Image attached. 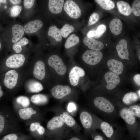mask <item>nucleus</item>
<instances>
[{
	"mask_svg": "<svg viewBox=\"0 0 140 140\" xmlns=\"http://www.w3.org/2000/svg\"><path fill=\"white\" fill-rule=\"evenodd\" d=\"M100 129L108 140H122L125 135L124 129L116 122H109L101 120Z\"/></svg>",
	"mask_w": 140,
	"mask_h": 140,
	"instance_id": "nucleus-5",
	"label": "nucleus"
},
{
	"mask_svg": "<svg viewBox=\"0 0 140 140\" xmlns=\"http://www.w3.org/2000/svg\"><path fill=\"white\" fill-rule=\"evenodd\" d=\"M41 123L39 121L33 122L28 126L30 135L36 140L45 139L46 130Z\"/></svg>",
	"mask_w": 140,
	"mask_h": 140,
	"instance_id": "nucleus-6",
	"label": "nucleus"
},
{
	"mask_svg": "<svg viewBox=\"0 0 140 140\" xmlns=\"http://www.w3.org/2000/svg\"><path fill=\"white\" fill-rule=\"evenodd\" d=\"M59 116L64 123L69 127L74 126L76 123L74 118L66 112H63Z\"/></svg>",
	"mask_w": 140,
	"mask_h": 140,
	"instance_id": "nucleus-30",
	"label": "nucleus"
},
{
	"mask_svg": "<svg viewBox=\"0 0 140 140\" xmlns=\"http://www.w3.org/2000/svg\"><path fill=\"white\" fill-rule=\"evenodd\" d=\"M89 107L92 111L108 122H116L115 120L120 117L117 103H113L104 97H96Z\"/></svg>",
	"mask_w": 140,
	"mask_h": 140,
	"instance_id": "nucleus-1",
	"label": "nucleus"
},
{
	"mask_svg": "<svg viewBox=\"0 0 140 140\" xmlns=\"http://www.w3.org/2000/svg\"><path fill=\"white\" fill-rule=\"evenodd\" d=\"M102 52L100 51L88 50L83 54L82 58L86 63L90 65H95L98 63L103 58Z\"/></svg>",
	"mask_w": 140,
	"mask_h": 140,
	"instance_id": "nucleus-7",
	"label": "nucleus"
},
{
	"mask_svg": "<svg viewBox=\"0 0 140 140\" xmlns=\"http://www.w3.org/2000/svg\"><path fill=\"white\" fill-rule=\"evenodd\" d=\"M133 79L136 84L139 86L140 85V74H137L135 75Z\"/></svg>",
	"mask_w": 140,
	"mask_h": 140,
	"instance_id": "nucleus-43",
	"label": "nucleus"
},
{
	"mask_svg": "<svg viewBox=\"0 0 140 140\" xmlns=\"http://www.w3.org/2000/svg\"><path fill=\"white\" fill-rule=\"evenodd\" d=\"M67 137L66 140H88L85 135L78 134L68 135Z\"/></svg>",
	"mask_w": 140,
	"mask_h": 140,
	"instance_id": "nucleus-39",
	"label": "nucleus"
},
{
	"mask_svg": "<svg viewBox=\"0 0 140 140\" xmlns=\"http://www.w3.org/2000/svg\"><path fill=\"white\" fill-rule=\"evenodd\" d=\"M131 8L132 12L136 16L140 15V1L134 0L132 4Z\"/></svg>",
	"mask_w": 140,
	"mask_h": 140,
	"instance_id": "nucleus-37",
	"label": "nucleus"
},
{
	"mask_svg": "<svg viewBox=\"0 0 140 140\" xmlns=\"http://www.w3.org/2000/svg\"><path fill=\"white\" fill-rule=\"evenodd\" d=\"M25 61L24 56L21 54H15L10 56L6 59L5 64L8 67L17 68L22 66Z\"/></svg>",
	"mask_w": 140,
	"mask_h": 140,
	"instance_id": "nucleus-11",
	"label": "nucleus"
},
{
	"mask_svg": "<svg viewBox=\"0 0 140 140\" xmlns=\"http://www.w3.org/2000/svg\"><path fill=\"white\" fill-rule=\"evenodd\" d=\"M116 49L119 57L123 59H127L129 56L128 49L127 43L124 39H121L116 46Z\"/></svg>",
	"mask_w": 140,
	"mask_h": 140,
	"instance_id": "nucleus-16",
	"label": "nucleus"
},
{
	"mask_svg": "<svg viewBox=\"0 0 140 140\" xmlns=\"http://www.w3.org/2000/svg\"><path fill=\"white\" fill-rule=\"evenodd\" d=\"M14 111L19 121L23 122L26 126L33 122H41L44 118L43 112L32 104L27 107Z\"/></svg>",
	"mask_w": 140,
	"mask_h": 140,
	"instance_id": "nucleus-3",
	"label": "nucleus"
},
{
	"mask_svg": "<svg viewBox=\"0 0 140 140\" xmlns=\"http://www.w3.org/2000/svg\"><path fill=\"white\" fill-rule=\"evenodd\" d=\"M68 109L69 111H71L74 109L75 106L74 104L73 103H70L68 106Z\"/></svg>",
	"mask_w": 140,
	"mask_h": 140,
	"instance_id": "nucleus-45",
	"label": "nucleus"
},
{
	"mask_svg": "<svg viewBox=\"0 0 140 140\" xmlns=\"http://www.w3.org/2000/svg\"><path fill=\"white\" fill-rule=\"evenodd\" d=\"M33 74L36 78L39 80H41L44 78L45 75V66L42 61L38 60L36 63Z\"/></svg>",
	"mask_w": 140,
	"mask_h": 140,
	"instance_id": "nucleus-19",
	"label": "nucleus"
},
{
	"mask_svg": "<svg viewBox=\"0 0 140 140\" xmlns=\"http://www.w3.org/2000/svg\"><path fill=\"white\" fill-rule=\"evenodd\" d=\"M6 1V0H0V6H1V3H5Z\"/></svg>",
	"mask_w": 140,
	"mask_h": 140,
	"instance_id": "nucleus-49",
	"label": "nucleus"
},
{
	"mask_svg": "<svg viewBox=\"0 0 140 140\" xmlns=\"http://www.w3.org/2000/svg\"><path fill=\"white\" fill-rule=\"evenodd\" d=\"M34 0H24V5L25 8L30 9L33 6Z\"/></svg>",
	"mask_w": 140,
	"mask_h": 140,
	"instance_id": "nucleus-42",
	"label": "nucleus"
},
{
	"mask_svg": "<svg viewBox=\"0 0 140 140\" xmlns=\"http://www.w3.org/2000/svg\"><path fill=\"white\" fill-rule=\"evenodd\" d=\"M43 89V86L40 83L37 81H32L28 85L27 89L30 92L36 93L41 91Z\"/></svg>",
	"mask_w": 140,
	"mask_h": 140,
	"instance_id": "nucleus-31",
	"label": "nucleus"
},
{
	"mask_svg": "<svg viewBox=\"0 0 140 140\" xmlns=\"http://www.w3.org/2000/svg\"><path fill=\"white\" fill-rule=\"evenodd\" d=\"M9 1L15 5L19 4L21 2V0H10Z\"/></svg>",
	"mask_w": 140,
	"mask_h": 140,
	"instance_id": "nucleus-46",
	"label": "nucleus"
},
{
	"mask_svg": "<svg viewBox=\"0 0 140 140\" xmlns=\"http://www.w3.org/2000/svg\"><path fill=\"white\" fill-rule=\"evenodd\" d=\"M106 29L105 25L101 24L98 26L96 30H91L89 31L87 34V36L91 38H99L105 32Z\"/></svg>",
	"mask_w": 140,
	"mask_h": 140,
	"instance_id": "nucleus-28",
	"label": "nucleus"
},
{
	"mask_svg": "<svg viewBox=\"0 0 140 140\" xmlns=\"http://www.w3.org/2000/svg\"><path fill=\"white\" fill-rule=\"evenodd\" d=\"M12 37L11 40L13 43L17 42L21 38L24 34L23 27L21 25L16 24L12 28Z\"/></svg>",
	"mask_w": 140,
	"mask_h": 140,
	"instance_id": "nucleus-23",
	"label": "nucleus"
},
{
	"mask_svg": "<svg viewBox=\"0 0 140 140\" xmlns=\"http://www.w3.org/2000/svg\"><path fill=\"white\" fill-rule=\"evenodd\" d=\"M107 64L110 70L113 73L117 75L122 73L124 66L121 62L115 59H111L108 61Z\"/></svg>",
	"mask_w": 140,
	"mask_h": 140,
	"instance_id": "nucleus-20",
	"label": "nucleus"
},
{
	"mask_svg": "<svg viewBox=\"0 0 140 140\" xmlns=\"http://www.w3.org/2000/svg\"><path fill=\"white\" fill-rule=\"evenodd\" d=\"M117 6L119 12L124 15L128 16L132 12L130 5L126 2L119 1L117 3Z\"/></svg>",
	"mask_w": 140,
	"mask_h": 140,
	"instance_id": "nucleus-27",
	"label": "nucleus"
},
{
	"mask_svg": "<svg viewBox=\"0 0 140 140\" xmlns=\"http://www.w3.org/2000/svg\"><path fill=\"white\" fill-rule=\"evenodd\" d=\"M32 138L30 135L20 132H15L6 134L1 140H31Z\"/></svg>",
	"mask_w": 140,
	"mask_h": 140,
	"instance_id": "nucleus-21",
	"label": "nucleus"
},
{
	"mask_svg": "<svg viewBox=\"0 0 140 140\" xmlns=\"http://www.w3.org/2000/svg\"><path fill=\"white\" fill-rule=\"evenodd\" d=\"M140 99L137 94L131 92L125 94L122 99L123 104L129 106L137 102Z\"/></svg>",
	"mask_w": 140,
	"mask_h": 140,
	"instance_id": "nucleus-26",
	"label": "nucleus"
},
{
	"mask_svg": "<svg viewBox=\"0 0 140 140\" xmlns=\"http://www.w3.org/2000/svg\"><path fill=\"white\" fill-rule=\"evenodd\" d=\"M28 43L29 40L25 38H23L19 41L14 44L12 46L13 49L16 53H20L22 50L21 46L26 45Z\"/></svg>",
	"mask_w": 140,
	"mask_h": 140,
	"instance_id": "nucleus-34",
	"label": "nucleus"
},
{
	"mask_svg": "<svg viewBox=\"0 0 140 140\" xmlns=\"http://www.w3.org/2000/svg\"><path fill=\"white\" fill-rule=\"evenodd\" d=\"M18 75L17 71L12 70L7 72L5 74L3 83L5 86L10 89L13 88L16 86Z\"/></svg>",
	"mask_w": 140,
	"mask_h": 140,
	"instance_id": "nucleus-10",
	"label": "nucleus"
},
{
	"mask_svg": "<svg viewBox=\"0 0 140 140\" xmlns=\"http://www.w3.org/2000/svg\"><path fill=\"white\" fill-rule=\"evenodd\" d=\"M1 87L0 85V98L3 95V92L1 89Z\"/></svg>",
	"mask_w": 140,
	"mask_h": 140,
	"instance_id": "nucleus-48",
	"label": "nucleus"
},
{
	"mask_svg": "<svg viewBox=\"0 0 140 140\" xmlns=\"http://www.w3.org/2000/svg\"><path fill=\"white\" fill-rule=\"evenodd\" d=\"M80 119L84 128L86 136L90 135L93 131L100 129V123L102 119L88 110L85 108L81 110Z\"/></svg>",
	"mask_w": 140,
	"mask_h": 140,
	"instance_id": "nucleus-4",
	"label": "nucleus"
},
{
	"mask_svg": "<svg viewBox=\"0 0 140 140\" xmlns=\"http://www.w3.org/2000/svg\"><path fill=\"white\" fill-rule=\"evenodd\" d=\"M90 135L92 140H108L104 134L96 130L92 132Z\"/></svg>",
	"mask_w": 140,
	"mask_h": 140,
	"instance_id": "nucleus-38",
	"label": "nucleus"
},
{
	"mask_svg": "<svg viewBox=\"0 0 140 140\" xmlns=\"http://www.w3.org/2000/svg\"><path fill=\"white\" fill-rule=\"evenodd\" d=\"M64 8L67 14L71 18L77 19L81 15L80 9L78 5L73 1H66L64 3Z\"/></svg>",
	"mask_w": 140,
	"mask_h": 140,
	"instance_id": "nucleus-9",
	"label": "nucleus"
},
{
	"mask_svg": "<svg viewBox=\"0 0 140 140\" xmlns=\"http://www.w3.org/2000/svg\"><path fill=\"white\" fill-rule=\"evenodd\" d=\"M22 7L20 5H15L11 8L10 10V14L13 17L17 16L22 9Z\"/></svg>",
	"mask_w": 140,
	"mask_h": 140,
	"instance_id": "nucleus-41",
	"label": "nucleus"
},
{
	"mask_svg": "<svg viewBox=\"0 0 140 140\" xmlns=\"http://www.w3.org/2000/svg\"><path fill=\"white\" fill-rule=\"evenodd\" d=\"M30 100L33 104L36 106H41L46 104L48 102V99L46 95L38 94L32 95Z\"/></svg>",
	"mask_w": 140,
	"mask_h": 140,
	"instance_id": "nucleus-25",
	"label": "nucleus"
},
{
	"mask_svg": "<svg viewBox=\"0 0 140 140\" xmlns=\"http://www.w3.org/2000/svg\"><path fill=\"white\" fill-rule=\"evenodd\" d=\"M83 41L84 45L91 50L100 51L104 47V44L101 42L87 36L84 38Z\"/></svg>",
	"mask_w": 140,
	"mask_h": 140,
	"instance_id": "nucleus-17",
	"label": "nucleus"
},
{
	"mask_svg": "<svg viewBox=\"0 0 140 140\" xmlns=\"http://www.w3.org/2000/svg\"><path fill=\"white\" fill-rule=\"evenodd\" d=\"M85 72L81 68L77 66L73 67L71 70L69 78L70 82L73 86L77 85L80 77H82L85 75Z\"/></svg>",
	"mask_w": 140,
	"mask_h": 140,
	"instance_id": "nucleus-12",
	"label": "nucleus"
},
{
	"mask_svg": "<svg viewBox=\"0 0 140 140\" xmlns=\"http://www.w3.org/2000/svg\"><path fill=\"white\" fill-rule=\"evenodd\" d=\"M32 104L27 97L21 96L15 99L13 103V108L14 111L27 107Z\"/></svg>",
	"mask_w": 140,
	"mask_h": 140,
	"instance_id": "nucleus-15",
	"label": "nucleus"
},
{
	"mask_svg": "<svg viewBox=\"0 0 140 140\" xmlns=\"http://www.w3.org/2000/svg\"><path fill=\"white\" fill-rule=\"evenodd\" d=\"M79 41L78 37L75 34L71 35L67 40L65 44V47L66 48H69L78 44Z\"/></svg>",
	"mask_w": 140,
	"mask_h": 140,
	"instance_id": "nucleus-33",
	"label": "nucleus"
},
{
	"mask_svg": "<svg viewBox=\"0 0 140 140\" xmlns=\"http://www.w3.org/2000/svg\"><path fill=\"white\" fill-rule=\"evenodd\" d=\"M137 95H138L139 98H140V90L139 89L137 92Z\"/></svg>",
	"mask_w": 140,
	"mask_h": 140,
	"instance_id": "nucleus-50",
	"label": "nucleus"
},
{
	"mask_svg": "<svg viewBox=\"0 0 140 140\" xmlns=\"http://www.w3.org/2000/svg\"><path fill=\"white\" fill-rule=\"evenodd\" d=\"M1 42H0V49L1 48Z\"/></svg>",
	"mask_w": 140,
	"mask_h": 140,
	"instance_id": "nucleus-51",
	"label": "nucleus"
},
{
	"mask_svg": "<svg viewBox=\"0 0 140 140\" xmlns=\"http://www.w3.org/2000/svg\"><path fill=\"white\" fill-rule=\"evenodd\" d=\"M116 103L119 116L126 123L128 136L132 138L140 137V125L136 117L128 113L127 110L128 106L123 104Z\"/></svg>",
	"mask_w": 140,
	"mask_h": 140,
	"instance_id": "nucleus-2",
	"label": "nucleus"
},
{
	"mask_svg": "<svg viewBox=\"0 0 140 140\" xmlns=\"http://www.w3.org/2000/svg\"><path fill=\"white\" fill-rule=\"evenodd\" d=\"M104 78L107 83L106 88L111 90L115 88L120 82L119 76L111 72H108L105 74Z\"/></svg>",
	"mask_w": 140,
	"mask_h": 140,
	"instance_id": "nucleus-14",
	"label": "nucleus"
},
{
	"mask_svg": "<svg viewBox=\"0 0 140 140\" xmlns=\"http://www.w3.org/2000/svg\"><path fill=\"white\" fill-rule=\"evenodd\" d=\"M99 15L98 13H93L89 17L88 25L89 26L94 24L99 20Z\"/></svg>",
	"mask_w": 140,
	"mask_h": 140,
	"instance_id": "nucleus-40",
	"label": "nucleus"
},
{
	"mask_svg": "<svg viewBox=\"0 0 140 140\" xmlns=\"http://www.w3.org/2000/svg\"><path fill=\"white\" fill-rule=\"evenodd\" d=\"M62 139L60 138L55 137L47 139V140H62Z\"/></svg>",
	"mask_w": 140,
	"mask_h": 140,
	"instance_id": "nucleus-47",
	"label": "nucleus"
},
{
	"mask_svg": "<svg viewBox=\"0 0 140 140\" xmlns=\"http://www.w3.org/2000/svg\"><path fill=\"white\" fill-rule=\"evenodd\" d=\"M109 27L111 33L114 35H118L121 32L123 25L119 19L115 18L112 19L109 24Z\"/></svg>",
	"mask_w": 140,
	"mask_h": 140,
	"instance_id": "nucleus-24",
	"label": "nucleus"
},
{
	"mask_svg": "<svg viewBox=\"0 0 140 140\" xmlns=\"http://www.w3.org/2000/svg\"><path fill=\"white\" fill-rule=\"evenodd\" d=\"M43 25L42 22L39 20L31 21L24 26L23 27L24 31L28 34L34 33L39 30Z\"/></svg>",
	"mask_w": 140,
	"mask_h": 140,
	"instance_id": "nucleus-18",
	"label": "nucleus"
},
{
	"mask_svg": "<svg viewBox=\"0 0 140 140\" xmlns=\"http://www.w3.org/2000/svg\"><path fill=\"white\" fill-rule=\"evenodd\" d=\"M48 63L59 75H64L66 73V67L61 59L57 55H53L50 56L48 59Z\"/></svg>",
	"mask_w": 140,
	"mask_h": 140,
	"instance_id": "nucleus-8",
	"label": "nucleus"
},
{
	"mask_svg": "<svg viewBox=\"0 0 140 140\" xmlns=\"http://www.w3.org/2000/svg\"><path fill=\"white\" fill-rule=\"evenodd\" d=\"M74 30V28L73 26L66 24L61 29L60 32L61 36L66 38L70 33L73 32Z\"/></svg>",
	"mask_w": 140,
	"mask_h": 140,
	"instance_id": "nucleus-35",
	"label": "nucleus"
},
{
	"mask_svg": "<svg viewBox=\"0 0 140 140\" xmlns=\"http://www.w3.org/2000/svg\"><path fill=\"white\" fill-rule=\"evenodd\" d=\"M95 1L103 9L110 10L115 7L114 2L110 0H96Z\"/></svg>",
	"mask_w": 140,
	"mask_h": 140,
	"instance_id": "nucleus-32",
	"label": "nucleus"
},
{
	"mask_svg": "<svg viewBox=\"0 0 140 140\" xmlns=\"http://www.w3.org/2000/svg\"><path fill=\"white\" fill-rule=\"evenodd\" d=\"M48 35L54 38L57 41H61L62 37L60 30L56 26L53 25L49 28Z\"/></svg>",
	"mask_w": 140,
	"mask_h": 140,
	"instance_id": "nucleus-29",
	"label": "nucleus"
},
{
	"mask_svg": "<svg viewBox=\"0 0 140 140\" xmlns=\"http://www.w3.org/2000/svg\"><path fill=\"white\" fill-rule=\"evenodd\" d=\"M140 137H138L135 138H130L128 136L125 135L122 140H140Z\"/></svg>",
	"mask_w": 140,
	"mask_h": 140,
	"instance_id": "nucleus-44",
	"label": "nucleus"
},
{
	"mask_svg": "<svg viewBox=\"0 0 140 140\" xmlns=\"http://www.w3.org/2000/svg\"><path fill=\"white\" fill-rule=\"evenodd\" d=\"M63 0H50L48 8L50 11L54 14H58L62 11L64 4Z\"/></svg>",
	"mask_w": 140,
	"mask_h": 140,
	"instance_id": "nucleus-22",
	"label": "nucleus"
},
{
	"mask_svg": "<svg viewBox=\"0 0 140 140\" xmlns=\"http://www.w3.org/2000/svg\"><path fill=\"white\" fill-rule=\"evenodd\" d=\"M71 91V88L68 86L58 85L53 88L51 92L54 98L57 99H61L69 94Z\"/></svg>",
	"mask_w": 140,
	"mask_h": 140,
	"instance_id": "nucleus-13",
	"label": "nucleus"
},
{
	"mask_svg": "<svg viewBox=\"0 0 140 140\" xmlns=\"http://www.w3.org/2000/svg\"><path fill=\"white\" fill-rule=\"evenodd\" d=\"M128 113L139 118H140V106L139 104H134L129 106L127 110Z\"/></svg>",
	"mask_w": 140,
	"mask_h": 140,
	"instance_id": "nucleus-36",
	"label": "nucleus"
}]
</instances>
